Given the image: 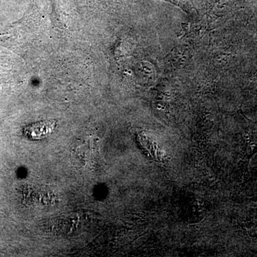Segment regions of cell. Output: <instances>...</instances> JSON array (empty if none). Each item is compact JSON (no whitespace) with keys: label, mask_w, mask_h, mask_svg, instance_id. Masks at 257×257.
<instances>
[{"label":"cell","mask_w":257,"mask_h":257,"mask_svg":"<svg viewBox=\"0 0 257 257\" xmlns=\"http://www.w3.org/2000/svg\"><path fill=\"white\" fill-rule=\"evenodd\" d=\"M55 122L52 121H41L28 126L25 130V135L30 138L36 139L48 135L53 131Z\"/></svg>","instance_id":"6da1fadb"}]
</instances>
